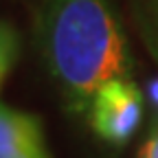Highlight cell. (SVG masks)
Here are the masks:
<instances>
[{
    "instance_id": "277c9868",
    "label": "cell",
    "mask_w": 158,
    "mask_h": 158,
    "mask_svg": "<svg viewBox=\"0 0 158 158\" xmlns=\"http://www.w3.org/2000/svg\"><path fill=\"white\" fill-rule=\"evenodd\" d=\"M130 11L138 37L158 64V0H130Z\"/></svg>"
},
{
    "instance_id": "7a4b0ae2",
    "label": "cell",
    "mask_w": 158,
    "mask_h": 158,
    "mask_svg": "<svg viewBox=\"0 0 158 158\" xmlns=\"http://www.w3.org/2000/svg\"><path fill=\"white\" fill-rule=\"evenodd\" d=\"M143 110V92L132 77H114L97 90L86 118L103 143L123 147L141 127Z\"/></svg>"
},
{
    "instance_id": "3957f363",
    "label": "cell",
    "mask_w": 158,
    "mask_h": 158,
    "mask_svg": "<svg viewBox=\"0 0 158 158\" xmlns=\"http://www.w3.org/2000/svg\"><path fill=\"white\" fill-rule=\"evenodd\" d=\"M0 158H51L35 114L0 103Z\"/></svg>"
},
{
    "instance_id": "5b68a950",
    "label": "cell",
    "mask_w": 158,
    "mask_h": 158,
    "mask_svg": "<svg viewBox=\"0 0 158 158\" xmlns=\"http://www.w3.org/2000/svg\"><path fill=\"white\" fill-rule=\"evenodd\" d=\"M20 55V35L9 22H0V90Z\"/></svg>"
},
{
    "instance_id": "6da1fadb",
    "label": "cell",
    "mask_w": 158,
    "mask_h": 158,
    "mask_svg": "<svg viewBox=\"0 0 158 158\" xmlns=\"http://www.w3.org/2000/svg\"><path fill=\"white\" fill-rule=\"evenodd\" d=\"M33 37L66 110L84 116L106 81L134 75V57L112 0H40Z\"/></svg>"
},
{
    "instance_id": "8992f818",
    "label": "cell",
    "mask_w": 158,
    "mask_h": 158,
    "mask_svg": "<svg viewBox=\"0 0 158 158\" xmlns=\"http://www.w3.org/2000/svg\"><path fill=\"white\" fill-rule=\"evenodd\" d=\"M138 158H158V125L143 141L141 149H138Z\"/></svg>"
}]
</instances>
